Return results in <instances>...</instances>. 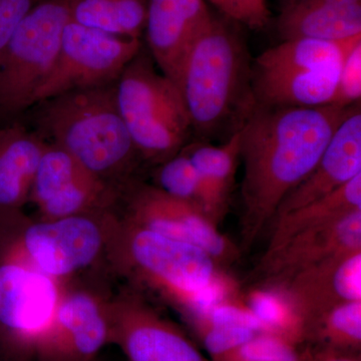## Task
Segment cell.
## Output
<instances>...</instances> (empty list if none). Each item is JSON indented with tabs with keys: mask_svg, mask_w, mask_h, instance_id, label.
Segmentation results:
<instances>
[{
	"mask_svg": "<svg viewBox=\"0 0 361 361\" xmlns=\"http://www.w3.org/2000/svg\"><path fill=\"white\" fill-rule=\"evenodd\" d=\"M341 66L256 70L252 87L256 104L267 108H320L334 104Z\"/></svg>",
	"mask_w": 361,
	"mask_h": 361,
	"instance_id": "18",
	"label": "cell"
},
{
	"mask_svg": "<svg viewBox=\"0 0 361 361\" xmlns=\"http://www.w3.org/2000/svg\"><path fill=\"white\" fill-rule=\"evenodd\" d=\"M125 224L118 241L128 269L185 317L222 297L218 290L228 286L223 268L205 251L130 221Z\"/></svg>",
	"mask_w": 361,
	"mask_h": 361,
	"instance_id": "4",
	"label": "cell"
},
{
	"mask_svg": "<svg viewBox=\"0 0 361 361\" xmlns=\"http://www.w3.org/2000/svg\"><path fill=\"white\" fill-rule=\"evenodd\" d=\"M61 296L56 279L23 261L0 266V325L18 345L35 350Z\"/></svg>",
	"mask_w": 361,
	"mask_h": 361,
	"instance_id": "12",
	"label": "cell"
},
{
	"mask_svg": "<svg viewBox=\"0 0 361 361\" xmlns=\"http://www.w3.org/2000/svg\"><path fill=\"white\" fill-rule=\"evenodd\" d=\"M42 0H0V49L13 37L26 14Z\"/></svg>",
	"mask_w": 361,
	"mask_h": 361,
	"instance_id": "30",
	"label": "cell"
},
{
	"mask_svg": "<svg viewBox=\"0 0 361 361\" xmlns=\"http://www.w3.org/2000/svg\"><path fill=\"white\" fill-rule=\"evenodd\" d=\"M271 289L283 297L301 339L303 324L311 318L337 304L361 300V250L311 266Z\"/></svg>",
	"mask_w": 361,
	"mask_h": 361,
	"instance_id": "15",
	"label": "cell"
},
{
	"mask_svg": "<svg viewBox=\"0 0 361 361\" xmlns=\"http://www.w3.org/2000/svg\"><path fill=\"white\" fill-rule=\"evenodd\" d=\"M115 96L147 166L160 165L192 141L191 123L179 87L159 70L144 45L116 80Z\"/></svg>",
	"mask_w": 361,
	"mask_h": 361,
	"instance_id": "5",
	"label": "cell"
},
{
	"mask_svg": "<svg viewBox=\"0 0 361 361\" xmlns=\"http://www.w3.org/2000/svg\"><path fill=\"white\" fill-rule=\"evenodd\" d=\"M240 146L241 134L238 130L221 145L193 140L182 149L200 177L214 222L218 226L224 219L231 202L240 161Z\"/></svg>",
	"mask_w": 361,
	"mask_h": 361,
	"instance_id": "21",
	"label": "cell"
},
{
	"mask_svg": "<svg viewBox=\"0 0 361 361\" xmlns=\"http://www.w3.org/2000/svg\"><path fill=\"white\" fill-rule=\"evenodd\" d=\"M358 210H361V175L327 196L273 220L263 255L276 250L300 233L331 224Z\"/></svg>",
	"mask_w": 361,
	"mask_h": 361,
	"instance_id": "22",
	"label": "cell"
},
{
	"mask_svg": "<svg viewBox=\"0 0 361 361\" xmlns=\"http://www.w3.org/2000/svg\"><path fill=\"white\" fill-rule=\"evenodd\" d=\"M127 219L170 238L199 247L221 268L238 261L241 250L218 229L208 216L185 202L173 198L142 180H135L121 191Z\"/></svg>",
	"mask_w": 361,
	"mask_h": 361,
	"instance_id": "8",
	"label": "cell"
},
{
	"mask_svg": "<svg viewBox=\"0 0 361 361\" xmlns=\"http://www.w3.org/2000/svg\"><path fill=\"white\" fill-rule=\"evenodd\" d=\"M277 30L283 40L353 39L361 35V6H337L317 0H298L282 9Z\"/></svg>",
	"mask_w": 361,
	"mask_h": 361,
	"instance_id": "20",
	"label": "cell"
},
{
	"mask_svg": "<svg viewBox=\"0 0 361 361\" xmlns=\"http://www.w3.org/2000/svg\"><path fill=\"white\" fill-rule=\"evenodd\" d=\"M115 82L40 101L20 122L121 192L142 180V168L147 165L118 111Z\"/></svg>",
	"mask_w": 361,
	"mask_h": 361,
	"instance_id": "2",
	"label": "cell"
},
{
	"mask_svg": "<svg viewBox=\"0 0 361 361\" xmlns=\"http://www.w3.org/2000/svg\"><path fill=\"white\" fill-rule=\"evenodd\" d=\"M355 106H256L240 130V160L244 167L241 250L250 248L270 225L285 196L315 167L334 132Z\"/></svg>",
	"mask_w": 361,
	"mask_h": 361,
	"instance_id": "1",
	"label": "cell"
},
{
	"mask_svg": "<svg viewBox=\"0 0 361 361\" xmlns=\"http://www.w3.org/2000/svg\"><path fill=\"white\" fill-rule=\"evenodd\" d=\"M142 45L141 39L116 37L68 21L35 104L73 90L114 84Z\"/></svg>",
	"mask_w": 361,
	"mask_h": 361,
	"instance_id": "7",
	"label": "cell"
},
{
	"mask_svg": "<svg viewBox=\"0 0 361 361\" xmlns=\"http://www.w3.org/2000/svg\"><path fill=\"white\" fill-rule=\"evenodd\" d=\"M92 361H94V360H92Z\"/></svg>",
	"mask_w": 361,
	"mask_h": 361,
	"instance_id": "33",
	"label": "cell"
},
{
	"mask_svg": "<svg viewBox=\"0 0 361 361\" xmlns=\"http://www.w3.org/2000/svg\"><path fill=\"white\" fill-rule=\"evenodd\" d=\"M356 250H361V210L292 237L262 255L256 275L261 287L273 288L311 266Z\"/></svg>",
	"mask_w": 361,
	"mask_h": 361,
	"instance_id": "14",
	"label": "cell"
},
{
	"mask_svg": "<svg viewBox=\"0 0 361 361\" xmlns=\"http://www.w3.org/2000/svg\"><path fill=\"white\" fill-rule=\"evenodd\" d=\"M47 147V142L20 121L0 125V209L18 208L30 199Z\"/></svg>",
	"mask_w": 361,
	"mask_h": 361,
	"instance_id": "19",
	"label": "cell"
},
{
	"mask_svg": "<svg viewBox=\"0 0 361 361\" xmlns=\"http://www.w3.org/2000/svg\"><path fill=\"white\" fill-rule=\"evenodd\" d=\"M231 21L214 18L188 51L176 85L194 141L224 142L255 110L252 59Z\"/></svg>",
	"mask_w": 361,
	"mask_h": 361,
	"instance_id": "3",
	"label": "cell"
},
{
	"mask_svg": "<svg viewBox=\"0 0 361 361\" xmlns=\"http://www.w3.org/2000/svg\"><path fill=\"white\" fill-rule=\"evenodd\" d=\"M110 342L129 361H208L172 322L139 295H123L108 304Z\"/></svg>",
	"mask_w": 361,
	"mask_h": 361,
	"instance_id": "11",
	"label": "cell"
},
{
	"mask_svg": "<svg viewBox=\"0 0 361 361\" xmlns=\"http://www.w3.org/2000/svg\"><path fill=\"white\" fill-rule=\"evenodd\" d=\"M108 342V304L89 292L73 291L61 296L35 353L40 361H92Z\"/></svg>",
	"mask_w": 361,
	"mask_h": 361,
	"instance_id": "13",
	"label": "cell"
},
{
	"mask_svg": "<svg viewBox=\"0 0 361 361\" xmlns=\"http://www.w3.org/2000/svg\"><path fill=\"white\" fill-rule=\"evenodd\" d=\"M320 348L357 353L361 348V300L337 304L304 323L301 341Z\"/></svg>",
	"mask_w": 361,
	"mask_h": 361,
	"instance_id": "24",
	"label": "cell"
},
{
	"mask_svg": "<svg viewBox=\"0 0 361 361\" xmlns=\"http://www.w3.org/2000/svg\"><path fill=\"white\" fill-rule=\"evenodd\" d=\"M316 361H360V357L357 353L320 348L316 355Z\"/></svg>",
	"mask_w": 361,
	"mask_h": 361,
	"instance_id": "31",
	"label": "cell"
},
{
	"mask_svg": "<svg viewBox=\"0 0 361 361\" xmlns=\"http://www.w3.org/2000/svg\"><path fill=\"white\" fill-rule=\"evenodd\" d=\"M104 212L33 223L21 239L18 256L23 258L16 259L54 279L84 269L99 257L106 243L99 221Z\"/></svg>",
	"mask_w": 361,
	"mask_h": 361,
	"instance_id": "10",
	"label": "cell"
},
{
	"mask_svg": "<svg viewBox=\"0 0 361 361\" xmlns=\"http://www.w3.org/2000/svg\"><path fill=\"white\" fill-rule=\"evenodd\" d=\"M70 20L68 0H42L0 49V125L20 121L35 104Z\"/></svg>",
	"mask_w": 361,
	"mask_h": 361,
	"instance_id": "6",
	"label": "cell"
},
{
	"mask_svg": "<svg viewBox=\"0 0 361 361\" xmlns=\"http://www.w3.org/2000/svg\"><path fill=\"white\" fill-rule=\"evenodd\" d=\"M226 20L260 30L270 23L271 13L267 0H208Z\"/></svg>",
	"mask_w": 361,
	"mask_h": 361,
	"instance_id": "27",
	"label": "cell"
},
{
	"mask_svg": "<svg viewBox=\"0 0 361 361\" xmlns=\"http://www.w3.org/2000/svg\"><path fill=\"white\" fill-rule=\"evenodd\" d=\"M207 353L214 360L238 348L259 334L258 330L232 325H210L197 330Z\"/></svg>",
	"mask_w": 361,
	"mask_h": 361,
	"instance_id": "28",
	"label": "cell"
},
{
	"mask_svg": "<svg viewBox=\"0 0 361 361\" xmlns=\"http://www.w3.org/2000/svg\"><path fill=\"white\" fill-rule=\"evenodd\" d=\"M149 0H68L71 20L94 30L141 39Z\"/></svg>",
	"mask_w": 361,
	"mask_h": 361,
	"instance_id": "23",
	"label": "cell"
},
{
	"mask_svg": "<svg viewBox=\"0 0 361 361\" xmlns=\"http://www.w3.org/2000/svg\"><path fill=\"white\" fill-rule=\"evenodd\" d=\"M361 99V42L348 52L339 71L334 104L341 108L360 104Z\"/></svg>",
	"mask_w": 361,
	"mask_h": 361,
	"instance_id": "29",
	"label": "cell"
},
{
	"mask_svg": "<svg viewBox=\"0 0 361 361\" xmlns=\"http://www.w3.org/2000/svg\"><path fill=\"white\" fill-rule=\"evenodd\" d=\"M280 4H281V11L282 9L286 8V7L292 6V4H295L298 0H279Z\"/></svg>",
	"mask_w": 361,
	"mask_h": 361,
	"instance_id": "32",
	"label": "cell"
},
{
	"mask_svg": "<svg viewBox=\"0 0 361 361\" xmlns=\"http://www.w3.org/2000/svg\"><path fill=\"white\" fill-rule=\"evenodd\" d=\"M358 175H361L360 104L343 118L315 167L285 196L273 220L327 196Z\"/></svg>",
	"mask_w": 361,
	"mask_h": 361,
	"instance_id": "17",
	"label": "cell"
},
{
	"mask_svg": "<svg viewBox=\"0 0 361 361\" xmlns=\"http://www.w3.org/2000/svg\"><path fill=\"white\" fill-rule=\"evenodd\" d=\"M212 18L205 0H149L147 49L175 84L188 51Z\"/></svg>",
	"mask_w": 361,
	"mask_h": 361,
	"instance_id": "16",
	"label": "cell"
},
{
	"mask_svg": "<svg viewBox=\"0 0 361 361\" xmlns=\"http://www.w3.org/2000/svg\"><path fill=\"white\" fill-rule=\"evenodd\" d=\"M120 192L99 180L63 149L47 144L33 180L30 200L44 220L104 212Z\"/></svg>",
	"mask_w": 361,
	"mask_h": 361,
	"instance_id": "9",
	"label": "cell"
},
{
	"mask_svg": "<svg viewBox=\"0 0 361 361\" xmlns=\"http://www.w3.org/2000/svg\"><path fill=\"white\" fill-rule=\"evenodd\" d=\"M154 168L152 174L154 186L169 196L195 207L214 222L210 204L200 177L182 149L177 155Z\"/></svg>",
	"mask_w": 361,
	"mask_h": 361,
	"instance_id": "25",
	"label": "cell"
},
{
	"mask_svg": "<svg viewBox=\"0 0 361 361\" xmlns=\"http://www.w3.org/2000/svg\"><path fill=\"white\" fill-rule=\"evenodd\" d=\"M212 361H305L296 343L275 332L261 331Z\"/></svg>",
	"mask_w": 361,
	"mask_h": 361,
	"instance_id": "26",
	"label": "cell"
}]
</instances>
